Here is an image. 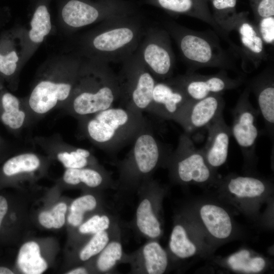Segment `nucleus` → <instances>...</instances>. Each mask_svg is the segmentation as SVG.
<instances>
[{"instance_id": "nucleus-9", "label": "nucleus", "mask_w": 274, "mask_h": 274, "mask_svg": "<svg viewBox=\"0 0 274 274\" xmlns=\"http://www.w3.org/2000/svg\"><path fill=\"white\" fill-rule=\"evenodd\" d=\"M117 75L120 106L139 113L148 111L157 82L136 51L124 61Z\"/></svg>"}, {"instance_id": "nucleus-34", "label": "nucleus", "mask_w": 274, "mask_h": 274, "mask_svg": "<svg viewBox=\"0 0 274 274\" xmlns=\"http://www.w3.org/2000/svg\"><path fill=\"white\" fill-rule=\"evenodd\" d=\"M228 264L234 270L246 272H258L264 267L265 262L261 257H250V252L243 250L230 256L228 259Z\"/></svg>"}, {"instance_id": "nucleus-29", "label": "nucleus", "mask_w": 274, "mask_h": 274, "mask_svg": "<svg viewBox=\"0 0 274 274\" xmlns=\"http://www.w3.org/2000/svg\"><path fill=\"white\" fill-rule=\"evenodd\" d=\"M19 269L26 274H41L47 268L46 261L41 257L38 244L29 242L20 248L17 259Z\"/></svg>"}, {"instance_id": "nucleus-1", "label": "nucleus", "mask_w": 274, "mask_h": 274, "mask_svg": "<svg viewBox=\"0 0 274 274\" xmlns=\"http://www.w3.org/2000/svg\"><path fill=\"white\" fill-rule=\"evenodd\" d=\"M147 27L138 11L117 16L79 37L73 50L86 59L122 63L136 51Z\"/></svg>"}, {"instance_id": "nucleus-24", "label": "nucleus", "mask_w": 274, "mask_h": 274, "mask_svg": "<svg viewBox=\"0 0 274 274\" xmlns=\"http://www.w3.org/2000/svg\"><path fill=\"white\" fill-rule=\"evenodd\" d=\"M29 119L23 100L12 93L0 80V122L16 133L26 125Z\"/></svg>"}, {"instance_id": "nucleus-22", "label": "nucleus", "mask_w": 274, "mask_h": 274, "mask_svg": "<svg viewBox=\"0 0 274 274\" xmlns=\"http://www.w3.org/2000/svg\"><path fill=\"white\" fill-rule=\"evenodd\" d=\"M52 24L47 6L39 4L35 9L28 29L24 27L23 66L50 34Z\"/></svg>"}, {"instance_id": "nucleus-26", "label": "nucleus", "mask_w": 274, "mask_h": 274, "mask_svg": "<svg viewBox=\"0 0 274 274\" xmlns=\"http://www.w3.org/2000/svg\"><path fill=\"white\" fill-rule=\"evenodd\" d=\"M41 164L39 156L33 152L18 153L7 158L0 166V186L22 173L34 172Z\"/></svg>"}, {"instance_id": "nucleus-33", "label": "nucleus", "mask_w": 274, "mask_h": 274, "mask_svg": "<svg viewBox=\"0 0 274 274\" xmlns=\"http://www.w3.org/2000/svg\"><path fill=\"white\" fill-rule=\"evenodd\" d=\"M120 223L117 216L102 210L92 215L78 226V231L82 235H91L110 229Z\"/></svg>"}, {"instance_id": "nucleus-30", "label": "nucleus", "mask_w": 274, "mask_h": 274, "mask_svg": "<svg viewBox=\"0 0 274 274\" xmlns=\"http://www.w3.org/2000/svg\"><path fill=\"white\" fill-rule=\"evenodd\" d=\"M103 200L92 194L81 196L72 203L67 221L73 227H78L84 221L86 213L97 209H103Z\"/></svg>"}, {"instance_id": "nucleus-35", "label": "nucleus", "mask_w": 274, "mask_h": 274, "mask_svg": "<svg viewBox=\"0 0 274 274\" xmlns=\"http://www.w3.org/2000/svg\"><path fill=\"white\" fill-rule=\"evenodd\" d=\"M209 1L212 4L213 17L218 26L220 23L236 12L237 0H209Z\"/></svg>"}, {"instance_id": "nucleus-14", "label": "nucleus", "mask_w": 274, "mask_h": 274, "mask_svg": "<svg viewBox=\"0 0 274 274\" xmlns=\"http://www.w3.org/2000/svg\"><path fill=\"white\" fill-rule=\"evenodd\" d=\"M24 27L15 26L0 36V80L12 91L18 87L23 67Z\"/></svg>"}, {"instance_id": "nucleus-37", "label": "nucleus", "mask_w": 274, "mask_h": 274, "mask_svg": "<svg viewBox=\"0 0 274 274\" xmlns=\"http://www.w3.org/2000/svg\"><path fill=\"white\" fill-rule=\"evenodd\" d=\"M254 20L274 16V0H249Z\"/></svg>"}, {"instance_id": "nucleus-39", "label": "nucleus", "mask_w": 274, "mask_h": 274, "mask_svg": "<svg viewBox=\"0 0 274 274\" xmlns=\"http://www.w3.org/2000/svg\"><path fill=\"white\" fill-rule=\"evenodd\" d=\"M10 209L8 198L4 195L0 194V230L4 217Z\"/></svg>"}, {"instance_id": "nucleus-41", "label": "nucleus", "mask_w": 274, "mask_h": 274, "mask_svg": "<svg viewBox=\"0 0 274 274\" xmlns=\"http://www.w3.org/2000/svg\"><path fill=\"white\" fill-rule=\"evenodd\" d=\"M10 146L0 136V161L7 158L11 153Z\"/></svg>"}, {"instance_id": "nucleus-43", "label": "nucleus", "mask_w": 274, "mask_h": 274, "mask_svg": "<svg viewBox=\"0 0 274 274\" xmlns=\"http://www.w3.org/2000/svg\"><path fill=\"white\" fill-rule=\"evenodd\" d=\"M7 19L6 13H2V11L0 10V27L6 23Z\"/></svg>"}, {"instance_id": "nucleus-27", "label": "nucleus", "mask_w": 274, "mask_h": 274, "mask_svg": "<svg viewBox=\"0 0 274 274\" xmlns=\"http://www.w3.org/2000/svg\"><path fill=\"white\" fill-rule=\"evenodd\" d=\"M200 215L208 231L215 237L225 239L231 234V219L222 208L214 204H204L200 210Z\"/></svg>"}, {"instance_id": "nucleus-36", "label": "nucleus", "mask_w": 274, "mask_h": 274, "mask_svg": "<svg viewBox=\"0 0 274 274\" xmlns=\"http://www.w3.org/2000/svg\"><path fill=\"white\" fill-rule=\"evenodd\" d=\"M258 32L266 46L273 47L274 16L254 20Z\"/></svg>"}, {"instance_id": "nucleus-11", "label": "nucleus", "mask_w": 274, "mask_h": 274, "mask_svg": "<svg viewBox=\"0 0 274 274\" xmlns=\"http://www.w3.org/2000/svg\"><path fill=\"white\" fill-rule=\"evenodd\" d=\"M166 164L174 179L182 183H205L212 176L202 149H197L190 134L185 132L180 136L178 146L170 153Z\"/></svg>"}, {"instance_id": "nucleus-23", "label": "nucleus", "mask_w": 274, "mask_h": 274, "mask_svg": "<svg viewBox=\"0 0 274 274\" xmlns=\"http://www.w3.org/2000/svg\"><path fill=\"white\" fill-rule=\"evenodd\" d=\"M254 93L267 128L272 132L274 123V76L273 68H266L255 77L248 86Z\"/></svg>"}, {"instance_id": "nucleus-18", "label": "nucleus", "mask_w": 274, "mask_h": 274, "mask_svg": "<svg viewBox=\"0 0 274 274\" xmlns=\"http://www.w3.org/2000/svg\"><path fill=\"white\" fill-rule=\"evenodd\" d=\"M189 100L182 90L167 80L157 81L148 112L162 119L174 120Z\"/></svg>"}, {"instance_id": "nucleus-28", "label": "nucleus", "mask_w": 274, "mask_h": 274, "mask_svg": "<svg viewBox=\"0 0 274 274\" xmlns=\"http://www.w3.org/2000/svg\"><path fill=\"white\" fill-rule=\"evenodd\" d=\"M122 233L112 238L105 247L96 255L95 269L99 273H113L122 263L124 254L122 243Z\"/></svg>"}, {"instance_id": "nucleus-8", "label": "nucleus", "mask_w": 274, "mask_h": 274, "mask_svg": "<svg viewBox=\"0 0 274 274\" xmlns=\"http://www.w3.org/2000/svg\"><path fill=\"white\" fill-rule=\"evenodd\" d=\"M138 11L137 3L127 0H67L62 6L59 25L71 34L90 25Z\"/></svg>"}, {"instance_id": "nucleus-32", "label": "nucleus", "mask_w": 274, "mask_h": 274, "mask_svg": "<svg viewBox=\"0 0 274 274\" xmlns=\"http://www.w3.org/2000/svg\"><path fill=\"white\" fill-rule=\"evenodd\" d=\"M168 246L170 252L180 259L190 257L196 251L195 246L188 238L187 230L181 222H177L174 226Z\"/></svg>"}, {"instance_id": "nucleus-31", "label": "nucleus", "mask_w": 274, "mask_h": 274, "mask_svg": "<svg viewBox=\"0 0 274 274\" xmlns=\"http://www.w3.org/2000/svg\"><path fill=\"white\" fill-rule=\"evenodd\" d=\"M227 188L231 193L238 197L254 198L264 193L265 185L257 178L238 176L229 179Z\"/></svg>"}, {"instance_id": "nucleus-13", "label": "nucleus", "mask_w": 274, "mask_h": 274, "mask_svg": "<svg viewBox=\"0 0 274 274\" xmlns=\"http://www.w3.org/2000/svg\"><path fill=\"white\" fill-rule=\"evenodd\" d=\"M166 80L179 87L192 100L235 89L244 82L243 77L231 78L226 70H222L217 74L208 75L187 71L183 75Z\"/></svg>"}, {"instance_id": "nucleus-25", "label": "nucleus", "mask_w": 274, "mask_h": 274, "mask_svg": "<svg viewBox=\"0 0 274 274\" xmlns=\"http://www.w3.org/2000/svg\"><path fill=\"white\" fill-rule=\"evenodd\" d=\"M64 182L68 185L105 190H114L115 181L111 174L101 165L81 168H67L63 176Z\"/></svg>"}, {"instance_id": "nucleus-10", "label": "nucleus", "mask_w": 274, "mask_h": 274, "mask_svg": "<svg viewBox=\"0 0 274 274\" xmlns=\"http://www.w3.org/2000/svg\"><path fill=\"white\" fill-rule=\"evenodd\" d=\"M170 36L163 27L147 26L136 50L144 64L157 81L172 77L175 57Z\"/></svg>"}, {"instance_id": "nucleus-4", "label": "nucleus", "mask_w": 274, "mask_h": 274, "mask_svg": "<svg viewBox=\"0 0 274 274\" xmlns=\"http://www.w3.org/2000/svg\"><path fill=\"white\" fill-rule=\"evenodd\" d=\"M133 143L126 156L116 163L118 177L114 190L120 197L136 192L160 166L166 164L172 153L158 140L149 124Z\"/></svg>"}, {"instance_id": "nucleus-20", "label": "nucleus", "mask_w": 274, "mask_h": 274, "mask_svg": "<svg viewBox=\"0 0 274 274\" xmlns=\"http://www.w3.org/2000/svg\"><path fill=\"white\" fill-rule=\"evenodd\" d=\"M207 127L208 130L207 141L201 149L209 165L217 168L223 165L227 160L231 128L226 123L223 113Z\"/></svg>"}, {"instance_id": "nucleus-15", "label": "nucleus", "mask_w": 274, "mask_h": 274, "mask_svg": "<svg viewBox=\"0 0 274 274\" xmlns=\"http://www.w3.org/2000/svg\"><path fill=\"white\" fill-rule=\"evenodd\" d=\"M250 89L247 87L241 94L232 110L233 121L231 134L243 154L247 156L254 154L258 136L257 124L258 111L249 99Z\"/></svg>"}, {"instance_id": "nucleus-40", "label": "nucleus", "mask_w": 274, "mask_h": 274, "mask_svg": "<svg viewBox=\"0 0 274 274\" xmlns=\"http://www.w3.org/2000/svg\"><path fill=\"white\" fill-rule=\"evenodd\" d=\"M40 224L47 228H53V220L50 212H43L39 215Z\"/></svg>"}, {"instance_id": "nucleus-12", "label": "nucleus", "mask_w": 274, "mask_h": 274, "mask_svg": "<svg viewBox=\"0 0 274 274\" xmlns=\"http://www.w3.org/2000/svg\"><path fill=\"white\" fill-rule=\"evenodd\" d=\"M163 190L152 178L137 191L138 201L131 225L135 233L147 240H157L162 233L160 217Z\"/></svg>"}, {"instance_id": "nucleus-6", "label": "nucleus", "mask_w": 274, "mask_h": 274, "mask_svg": "<svg viewBox=\"0 0 274 274\" xmlns=\"http://www.w3.org/2000/svg\"><path fill=\"white\" fill-rule=\"evenodd\" d=\"M163 27L175 41L187 71L203 67L237 71L234 59L213 32L193 30L174 21H165Z\"/></svg>"}, {"instance_id": "nucleus-2", "label": "nucleus", "mask_w": 274, "mask_h": 274, "mask_svg": "<svg viewBox=\"0 0 274 274\" xmlns=\"http://www.w3.org/2000/svg\"><path fill=\"white\" fill-rule=\"evenodd\" d=\"M83 59L72 50L53 56L42 64L29 94L22 99L30 118L42 117L64 106L72 95Z\"/></svg>"}, {"instance_id": "nucleus-3", "label": "nucleus", "mask_w": 274, "mask_h": 274, "mask_svg": "<svg viewBox=\"0 0 274 274\" xmlns=\"http://www.w3.org/2000/svg\"><path fill=\"white\" fill-rule=\"evenodd\" d=\"M119 93L117 75L109 64L83 58L72 95L63 108L80 119L113 107Z\"/></svg>"}, {"instance_id": "nucleus-38", "label": "nucleus", "mask_w": 274, "mask_h": 274, "mask_svg": "<svg viewBox=\"0 0 274 274\" xmlns=\"http://www.w3.org/2000/svg\"><path fill=\"white\" fill-rule=\"evenodd\" d=\"M66 210V204L60 202L56 204L50 212L53 220V228H60L64 225Z\"/></svg>"}, {"instance_id": "nucleus-19", "label": "nucleus", "mask_w": 274, "mask_h": 274, "mask_svg": "<svg viewBox=\"0 0 274 274\" xmlns=\"http://www.w3.org/2000/svg\"><path fill=\"white\" fill-rule=\"evenodd\" d=\"M36 142L43 150L53 154L66 169L99 165L88 150L67 144L59 136L38 138Z\"/></svg>"}, {"instance_id": "nucleus-5", "label": "nucleus", "mask_w": 274, "mask_h": 274, "mask_svg": "<svg viewBox=\"0 0 274 274\" xmlns=\"http://www.w3.org/2000/svg\"><path fill=\"white\" fill-rule=\"evenodd\" d=\"M78 120L84 136L109 153L116 152L133 142L149 124L143 113L121 107H112Z\"/></svg>"}, {"instance_id": "nucleus-7", "label": "nucleus", "mask_w": 274, "mask_h": 274, "mask_svg": "<svg viewBox=\"0 0 274 274\" xmlns=\"http://www.w3.org/2000/svg\"><path fill=\"white\" fill-rule=\"evenodd\" d=\"M222 38L229 44L231 51L241 60V67L251 72L268 59L266 46L255 24L247 11L236 12L219 24Z\"/></svg>"}, {"instance_id": "nucleus-17", "label": "nucleus", "mask_w": 274, "mask_h": 274, "mask_svg": "<svg viewBox=\"0 0 274 274\" xmlns=\"http://www.w3.org/2000/svg\"><path fill=\"white\" fill-rule=\"evenodd\" d=\"M121 263L129 264V273L162 274L167 268L168 258L157 240H147L132 252L124 253Z\"/></svg>"}, {"instance_id": "nucleus-21", "label": "nucleus", "mask_w": 274, "mask_h": 274, "mask_svg": "<svg viewBox=\"0 0 274 274\" xmlns=\"http://www.w3.org/2000/svg\"><path fill=\"white\" fill-rule=\"evenodd\" d=\"M142 3L161 9L177 15H186L208 24L222 38L220 28L214 20L209 0H142Z\"/></svg>"}, {"instance_id": "nucleus-16", "label": "nucleus", "mask_w": 274, "mask_h": 274, "mask_svg": "<svg viewBox=\"0 0 274 274\" xmlns=\"http://www.w3.org/2000/svg\"><path fill=\"white\" fill-rule=\"evenodd\" d=\"M225 101L222 93L211 95L198 100H189L173 121L179 124L185 132H192L207 127L223 113Z\"/></svg>"}, {"instance_id": "nucleus-42", "label": "nucleus", "mask_w": 274, "mask_h": 274, "mask_svg": "<svg viewBox=\"0 0 274 274\" xmlns=\"http://www.w3.org/2000/svg\"><path fill=\"white\" fill-rule=\"evenodd\" d=\"M88 273H89L88 270L84 266L77 267L66 272L67 274H86Z\"/></svg>"}]
</instances>
